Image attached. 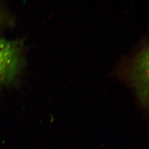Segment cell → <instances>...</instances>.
Here are the masks:
<instances>
[{"label":"cell","instance_id":"obj_1","mask_svg":"<svg viewBox=\"0 0 149 149\" xmlns=\"http://www.w3.org/2000/svg\"><path fill=\"white\" fill-rule=\"evenodd\" d=\"M21 50L18 40L0 38V84H8L16 77L21 66Z\"/></svg>","mask_w":149,"mask_h":149}]
</instances>
